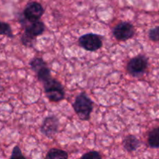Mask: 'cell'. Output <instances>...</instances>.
I'll use <instances>...</instances> for the list:
<instances>
[{
	"label": "cell",
	"instance_id": "277c9868",
	"mask_svg": "<svg viewBox=\"0 0 159 159\" xmlns=\"http://www.w3.org/2000/svg\"><path fill=\"white\" fill-rule=\"evenodd\" d=\"M148 68V59L144 54H138L130 59L127 64V71L134 78H141Z\"/></svg>",
	"mask_w": 159,
	"mask_h": 159
},
{
	"label": "cell",
	"instance_id": "8992f818",
	"mask_svg": "<svg viewBox=\"0 0 159 159\" xmlns=\"http://www.w3.org/2000/svg\"><path fill=\"white\" fill-rule=\"evenodd\" d=\"M60 121L55 115H49L43 119L40 127V133L49 139H53L58 133Z\"/></svg>",
	"mask_w": 159,
	"mask_h": 159
},
{
	"label": "cell",
	"instance_id": "3957f363",
	"mask_svg": "<svg viewBox=\"0 0 159 159\" xmlns=\"http://www.w3.org/2000/svg\"><path fill=\"white\" fill-rule=\"evenodd\" d=\"M43 89L48 100L53 102H58L65 97V91L63 85L57 79L51 78L48 82L43 83Z\"/></svg>",
	"mask_w": 159,
	"mask_h": 159
},
{
	"label": "cell",
	"instance_id": "30bf717a",
	"mask_svg": "<svg viewBox=\"0 0 159 159\" xmlns=\"http://www.w3.org/2000/svg\"><path fill=\"white\" fill-rule=\"evenodd\" d=\"M148 144L152 148H159V127H155L149 131Z\"/></svg>",
	"mask_w": 159,
	"mask_h": 159
},
{
	"label": "cell",
	"instance_id": "5b68a950",
	"mask_svg": "<svg viewBox=\"0 0 159 159\" xmlns=\"http://www.w3.org/2000/svg\"><path fill=\"white\" fill-rule=\"evenodd\" d=\"M79 45L87 51H96L102 47V37L98 34H85L79 37L78 40Z\"/></svg>",
	"mask_w": 159,
	"mask_h": 159
},
{
	"label": "cell",
	"instance_id": "52a82bcc",
	"mask_svg": "<svg viewBox=\"0 0 159 159\" xmlns=\"http://www.w3.org/2000/svg\"><path fill=\"white\" fill-rule=\"evenodd\" d=\"M135 29L130 22H120L113 27V35L119 41H126L133 38Z\"/></svg>",
	"mask_w": 159,
	"mask_h": 159
},
{
	"label": "cell",
	"instance_id": "9a60e30c",
	"mask_svg": "<svg viewBox=\"0 0 159 159\" xmlns=\"http://www.w3.org/2000/svg\"><path fill=\"white\" fill-rule=\"evenodd\" d=\"M149 40L153 42H159V26H155L149 30L148 31Z\"/></svg>",
	"mask_w": 159,
	"mask_h": 159
},
{
	"label": "cell",
	"instance_id": "5bb4252c",
	"mask_svg": "<svg viewBox=\"0 0 159 159\" xmlns=\"http://www.w3.org/2000/svg\"><path fill=\"white\" fill-rule=\"evenodd\" d=\"M0 35L6 36L9 38H12L14 37L13 34H12V28H11L10 25L9 23H6V22L0 21Z\"/></svg>",
	"mask_w": 159,
	"mask_h": 159
},
{
	"label": "cell",
	"instance_id": "ba28073f",
	"mask_svg": "<svg viewBox=\"0 0 159 159\" xmlns=\"http://www.w3.org/2000/svg\"><path fill=\"white\" fill-rule=\"evenodd\" d=\"M44 13V9L40 3L37 2H29L23 10V17L25 21L34 23L38 21Z\"/></svg>",
	"mask_w": 159,
	"mask_h": 159
},
{
	"label": "cell",
	"instance_id": "2e32d148",
	"mask_svg": "<svg viewBox=\"0 0 159 159\" xmlns=\"http://www.w3.org/2000/svg\"><path fill=\"white\" fill-rule=\"evenodd\" d=\"M9 159H26L25 156L23 155V152H22L21 149L18 145L14 146L12 148V154H11L10 158Z\"/></svg>",
	"mask_w": 159,
	"mask_h": 159
},
{
	"label": "cell",
	"instance_id": "6da1fadb",
	"mask_svg": "<svg viewBox=\"0 0 159 159\" xmlns=\"http://www.w3.org/2000/svg\"><path fill=\"white\" fill-rule=\"evenodd\" d=\"M24 30L20 38L22 44L26 48L34 47L37 37L42 35L45 31V25L40 20L28 23L24 21Z\"/></svg>",
	"mask_w": 159,
	"mask_h": 159
},
{
	"label": "cell",
	"instance_id": "4fadbf2b",
	"mask_svg": "<svg viewBox=\"0 0 159 159\" xmlns=\"http://www.w3.org/2000/svg\"><path fill=\"white\" fill-rule=\"evenodd\" d=\"M29 65L31 70L36 74L40 68L48 65V64L46 61H44V60L42 57H34L30 60Z\"/></svg>",
	"mask_w": 159,
	"mask_h": 159
},
{
	"label": "cell",
	"instance_id": "e0dca14e",
	"mask_svg": "<svg viewBox=\"0 0 159 159\" xmlns=\"http://www.w3.org/2000/svg\"><path fill=\"white\" fill-rule=\"evenodd\" d=\"M80 159H102V155L99 152L91 151L84 154Z\"/></svg>",
	"mask_w": 159,
	"mask_h": 159
},
{
	"label": "cell",
	"instance_id": "7a4b0ae2",
	"mask_svg": "<svg viewBox=\"0 0 159 159\" xmlns=\"http://www.w3.org/2000/svg\"><path fill=\"white\" fill-rule=\"evenodd\" d=\"M72 107L79 119L87 121L90 120L94 107V102L87 96L86 93L82 92L75 97L72 103Z\"/></svg>",
	"mask_w": 159,
	"mask_h": 159
},
{
	"label": "cell",
	"instance_id": "9c48e42d",
	"mask_svg": "<svg viewBox=\"0 0 159 159\" xmlns=\"http://www.w3.org/2000/svg\"><path fill=\"white\" fill-rule=\"evenodd\" d=\"M122 145L127 152H134L140 148L141 141L134 135L129 134L123 139Z\"/></svg>",
	"mask_w": 159,
	"mask_h": 159
},
{
	"label": "cell",
	"instance_id": "8fae6325",
	"mask_svg": "<svg viewBox=\"0 0 159 159\" xmlns=\"http://www.w3.org/2000/svg\"><path fill=\"white\" fill-rule=\"evenodd\" d=\"M45 159H68V154L62 149L53 148L48 151Z\"/></svg>",
	"mask_w": 159,
	"mask_h": 159
},
{
	"label": "cell",
	"instance_id": "7c38bea8",
	"mask_svg": "<svg viewBox=\"0 0 159 159\" xmlns=\"http://www.w3.org/2000/svg\"><path fill=\"white\" fill-rule=\"evenodd\" d=\"M36 75H37V79H38L40 82H42V83H44V82H48L50 79L52 78V76H51V69H50L49 67H48V65L40 68V69L36 73Z\"/></svg>",
	"mask_w": 159,
	"mask_h": 159
}]
</instances>
